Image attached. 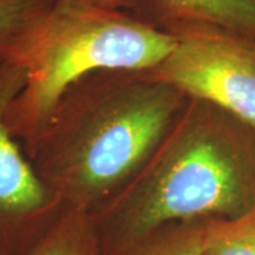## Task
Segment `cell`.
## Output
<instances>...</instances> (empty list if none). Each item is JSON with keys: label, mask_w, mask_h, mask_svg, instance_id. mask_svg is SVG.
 <instances>
[{"label": "cell", "mask_w": 255, "mask_h": 255, "mask_svg": "<svg viewBox=\"0 0 255 255\" xmlns=\"http://www.w3.org/2000/svg\"><path fill=\"white\" fill-rule=\"evenodd\" d=\"M189 100L149 71H98L64 94L23 149L64 209L94 216L136 179Z\"/></svg>", "instance_id": "6da1fadb"}, {"label": "cell", "mask_w": 255, "mask_h": 255, "mask_svg": "<svg viewBox=\"0 0 255 255\" xmlns=\"http://www.w3.org/2000/svg\"><path fill=\"white\" fill-rule=\"evenodd\" d=\"M133 13L153 24L199 21L255 38V0H137Z\"/></svg>", "instance_id": "8992f818"}, {"label": "cell", "mask_w": 255, "mask_h": 255, "mask_svg": "<svg viewBox=\"0 0 255 255\" xmlns=\"http://www.w3.org/2000/svg\"><path fill=\"white\" fill-rule=\"evenodd\" d=\"M87 1L101 4V6L114 7V9L129 10V11H135L137 6V0H87Z\"/></svg>", "instance_id": "8fae6325"}, {"label": "cell", "mask_w": 255, "mask_h": 255, "mask_svg": "<svg viewBox=\"0 0 255 255\" xmlns=\"http://www.w3.org/2000/svg\"><path fill=\"white\" fill-rule=\"evenodd\" d=\"M255 211V124L190 98L136 179L91 216L102 255L169 223Z\"/></svg>", "instance_id": "7a4b0ae2"}, {"label": "cell", "mask_w": 255, "mask_h": 255, "mask_svg": "<svg viewBox=\"0 0 255 255\" xmlns=\"http://www.w3.org/2000/svg\"><path fill=\"white\" fill-rule=\"evenodd\" d=\"M28 255H102L91 214L64 209Z\"/></svg>", "instance_id": "52a82bcc"}, {"label": "cell", "mask_w": 255, "mask_h": 255, "mask_svg": "<svg viewBox=\"0 0 255 255\" xmlns=\"http://www.w3.org/2000/svg\"><path fill=\"white\" fill-rule=\"evenodd\" d=\"M176 38L136 13L87 0H53L30 24L0 43V55L20 67L24 85L7 111L21 146L46 127L63 95L98 71H147Z\"/></svg>", "instance_id": "3957f363"}, {"label": "cell", "mask_w": 255, "mask_h": 255, "mask_svg": "<svg viewBox=\"0 0 255 255\" xmlns=\"http://www.w3.org/2000/svg\"><path fill=\"white\" fill-rule=\"evenodd\" d=\"M53 0H0V43L43 14Z\"/></svg>", "instance_id": "30bf717a"}, {"label": "cell", "mask_w": 255, "mask_h": 255, "mask_svg": "<svg viewBox=\"0 0 255 255\" xmlns=\"http://www.w3.org/2000/svg\"><path fill=\"white\" fill-rule=\"evenodd\" d=\"M23 85V70L0 55V251L7 255L30 254L64 211L7 124Z\"/></svg>", "instance_id": "5b68a950"}, {"label": "cell", "mask_w": 255, "mask_h": 255, "mask_svg": "<svg viewBox=\"0 0 255 255\" xmlns=\"http://www.w3.org/2000/svg\"><path fill=\"white\" fill-rule=\"evenodd\" d=\"M197 255H255V211L231 220H209Z\"/></svg>", "instance_id": "9c48e42d"}, {"label": "cell", "mask_w": 255, "mask_h": 255, "mask_svg": "<svg viewBox=\"0 0 255 255\" xmlns=\"http://www.w3.org/2000/svg\"><path fill=\"white\" fill-rule=\"evenodd\" d=\"M207 223L209 220L169 223L107 255H197Z\"/></svg>", "instance_id": "ba28073f"}, {"label": "cell", "mask_w": 255, "mask_h": 255, "mask_svg": "<svg viewBox=\"0 0 255 255\" xmlns=\"http://www.w3.org/2000/svg\"><path fill=\"white\" fill-rule=\"evenodd\" d=\"M176 38L172 53L147 70L189 98L213 102L255 124V38L199 21L155 23Z\"/></svg>", "instance_id": "277c9868"}, {"label": "cell", "mask_w": 255, "mask_h": 255, "mask_svg": "<svg viewBox=\"0 0 255 255\" xmlns=\"http://www.w3.org/2000/svg\"><path fill=\"white\" fill-rule=\"evenodd\" d=\"M0 255H7V254H4V253H3V251H0Z\"/></svg>", "instance_id": "7c38bea8"}]
</instances>
